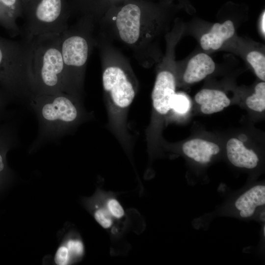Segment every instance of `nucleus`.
Instances as JSON below:
<instances>
[{"label": "nucleus", "mask_w": 265, "mask_h": 265, "mask_svg": "<svg viewBox=\"0 0 265 265\" xmlns=\"http://www.w3.org/2000/svg\"><path fill=\"white\" fill-rule=\"evenodd\" d=\"M247 106L258 112H262L265 109V83L261 82L256 85L255 93L246 100Z\"/></svg>", "instance_id": "14"}, {"label": "nucleus", "mask_w": 265, "mask_h": 265, "mask_svg": "<svg viewBox=\"0 0 265 265\" xmlns=\"http://www.w3.org/2000/svg\"><path fill=\"white\" fill-rule=\"evenodd\" d=\"M176 79L172 71L166 68L157 74L152 92L154 113L164 116L171 109V102L176 94Z\"/></svg>", "instance_id": "7"}, {"label": "nucleus", "mask_w": 265, "mask_h": 265, "mask_svg": "<svg viewBox=\"0 0 265 265\" xmlns=\"http://www.w3.org/2000/svg\"><path fill=\"white\" fill-rule=\"evenodd\" d=\"M189 102L186 96L177 94L174 95L171 102V108L179 114H185L189 109Z\"/></svg>", "instance_id": "18"}, {"label": "nucleus", "mask_w": 265, "mask_h": 265, "mask_svg": "<svg viewBox=\"0 0 265 265\" xmlns=\"http://www.w3.org/2000/svg\"><path fill=\"white\" fill-rule=\"evenodd\" d=\"M70 253L75 255L80 256L84 251L82 243L79 240H70L68 241L66 246Z\"/></svg>", "instance_id": "20"}, {"label": "nucleus", "mask_w": 265, "mask_h": 265, "mask_svg": "<svg viewBox=\"0 0 265 265\" xmlns=\"http://www.w3.org/2000/svg\"><path fill=\"white\" fill-rule=\"evenodd\" d=\"M215 69V64L212 59L206 53H199L189 60L183 79L187 83L197 82L212 74Z\"/></svg>", "instance_id": "8"}, {"label": "nucleus", "mask_w": 265, "mask_h": 265, "mask_svg": "<svg viewBox=\"0 0 265 265\" xmlns=\"http://www.w3.org/2000/svg\"><path fill=\"white\" fill-rule=\"evenodd\" d=\"M182 149L186 156L203 164L210 162L212 156L220 150L217 144L198 138L185 142Z\"/></svg>", "instance_id": "13"}, {"label": "nucleus", "mask_w": 265, "mask_h": 265, "mask_svg": "<svg viewBox=\"0 0 265 265\" xmlns=\"http://www.w3.org/2000/svg\"><path fill=\"white\" fill-rule=\"evenodd\" d=\"M25 38L24 41L18 42L0 36V90L9 100L28 105L36 92Z\"/></svg>", "instance_id": "5"}, {"label": "nucleus", "mask_w": 265, "mask_h": 265, "mask_svg": "<svg viewBox=\"0 0 265 265\" xmlns=\"http://www.w3.org/2000/svg\"><path fill=\"white\" fill-rule=\"evenodd\" d=\"M70 253L66 246H61L57 249L54 261L58 265H66L69 263L70 259Z\"/></svg>", "instance_id": "19"}, {"label": "nucleus", "mask_w": 265, "mask_h": 265, "mask_svg": "<svg viewBox=\"0 0 265 265\" xmlns=\"http://www.w3.org/2000/svg\"><path fill=\"white\" fill-rule=\"evenodd\" d=\"M102 67V84L109 126L121 144L129 149L131 136L127 117L138 82L128 60L102 35L97 40Z\"/></svg>", "instance_id": "1"}, {"label": "nucleus", "mask_w": 265, "mask_h": 265, "mask_svg": "<svg viewBox=\"0 0 265 265\" xmlns=\"http://www.w3.org/2000/svg\"><path fill=\"white\" fill-rule=\"evenodd\" d=\"M235 32L234 24L230 20L221 24L215 23L209 32L201 36L200 45L204 50H218L225 41L233 36Z\"/></svg>", "instance_id": "10"}, {"label": "nucleus", "mask_w": 265, "mask_h": 265, "mask_svg": "<svg viewBox=\"0 0 265 265\" xmlns=\"http://www.w3.org/2000/svg\"><path fill=\"white\" fill-rule=\"evenodd\" d=\"M227 157L235 166L252 169L256 167L259 158L255 153L247 149L243 142L233 138L229 139L226 145Z\"/></svg>", "instance_id": "9"}, {"label": "nucleus", "mask_w": 265, "mask_h": 265, "mask_svg": "<svg viewBox=\"0 0 265 265\" xmlns=\"http://www.w3.org/2000/svg\"><path fill=\"white\" fill-rule=\"evenodd\" d=\"M94 216L98 224L104 229H109L113 225L114 219L104 206L96 210Z\"/></svg>", "instance_id": "17"}, {"label": "nucleus", "mask_w": 265, "mask_h": 265, "mask_svg": "<svg viewBox=\"0 0 265 265\" xmlns=\"http://www.w3.org/2000/svg\"><path fill=\"white\" fill-rule=\"evenodd\" d=\"M264 236L265 235V227L264 226Z\"/></svg>", "instance_id": "26"}, {"label": "nucleus", "mask_w": 265, "mask_h": 265, "mask_svg": "<svg viewBox=\"0 0 265 265\" xmlns=\"http://www.w3.org/2000/svg\"><path fill=\"white\" fill-rule=\"evenodd\" d=\"M265 204V186L257 185L250 188L239 196L235 205L241 217L252 216L257 208Z\"/></svg>", "instance_id": "11"}, {"label": "nucleus", "mask_w": 265, "mask_h": 265, "mask_svg": "<svg viewBox=\"0 0 265 265\" xmlns=\"http://www.w3.org/2000/svg\"><path fill=\"white\" fill-rule=\"evenodd\" d=\"M247 61L253 68L257 76L262 80H265V57L262 53L253 51L248 53Z\"/></svg>", "instance_id": "15"}, {"label": "nucleus", "mask_w": 265, "mask_h": 265, "mask_svg": "<svg viewBox=\"0 0 265 265\" xmlns=\"http://www.w3.org/2000/svg\"><path fill=\"white\" fill-rule=\"evenodd\" d=\"M239 140H240L242 142L246 141L247 139V136L243 134H241L239 136Z\"/></svg>", "instance_id": "24"}, {"label": "nucleus", "mask_w": 265, "mask_h": 265, "mask_svg": "<svg viewBox=\"0 0 265 265\" xmlns=\"http://www.w3.org/2000/svg\"><path fill=\"white\" fill-rule=\"evenodd\" d=\"M60 34L28 37L29 67L36 94L66 92Z\"/></svg>", "instance_id": "3"}, {"label": "nucleus", "mask_w": 265, "mask_h": 265, "mask_svg": "<svg viewBox=\"0 0 265 265\" xmlns=\"http://www.w3.org/2000/svg\"><path fill=\"white\" fill-rule=\"evenodd\" d=\"M62 0H39L25 21L26 36L61 34L69 27Z\"/></svg>", "instance_id": "6"}, {"label": "nucleus", "mask_w": 265, "mask_h": 265, "mask_svg": "<svg viewBox=\"0 0 265 265\" xmlns=\"http://www.w3.org/2000/svg\"><path fill=\"white\" fill-rule=\"evenodd\" d=\"M8 101L9 100L6 96L0 90V117H1Z\"/></svg>", "instance_id": "21"}, {"label": "nucleus", "mask_w": 265, "mask_h": 265, "mask_svg": "<svg viewBox=\"0 0 265 265\" xmlns=\"http://www.w3.org/2000/svg\"><path fill=\"white\" fill-rule=\"evenodd\" d=\"M110 0H111L112 3L113 4V3H115V2H114V1H115H115H119V0H108V1H109V3L111 4V3L110 2Z\"/></svg>", "instance_id": "25"}, {"label": "nucleus", "mask_w": 265, "mask_h": 265, "mask_svg": "<svg viewBox=\"0 0 265 265\" xmlns=\"http://www.w3.org/2000/svg\"><path fill=\"white\" fill-rule=\"evenodd\" d=\"M114 219H121L124 217L125 212L123 207L115 198H107L104 206Z\"/></svg>", "instance_id": "16"}, {"label": "nucleus", "mask_w": 265, "mask_h": 265, "mask_svg": "<svg viewBox=\"0 0 265 265\" xmlns=\"http://www.w3.org/2000/svg\"><path fill=\"white\" fill-rule=\"evenodd\" d=\"M0 1L6 7L18 11L16 9L17 0H0Z\"/></svg>", "instance_id": "22"}, {"label": "nucleus", "mask_w": 265, "mask_h": 265, "mask_svg": "<svg viewBox=\"0 0 265 265\" xmlns=\"http://www.w3.org/2000/svg\"><path fill=\"white\" fill-rule=\"evenodd\" d=\"M28 106L38 122V135L31 145L32 148L57 140L87 118L80 99L65 92L35 94Z\"/></svg>", "instance_id": "2"}, {"label": "nucleus", "mask_w": 265, "mask_h": 265, "mask_svg": "<svg viewBox=\"0 0 265 265\" xmlns=\"http://www.w3.org/2000/svg\"><path fill=\"white\" fill-rule=\"evenodd\" d=\"M95 25L82 17L60 36V48L64 66L67 93L81 98L86 63L97 39L93 32Z\"/></svg>", "instance_id": "4"}, {"label": "nucleus", "mask_w": 265, "mask_h": 265, "mask_svg": "<svg viewBox=\"0 0 265 265\" xmlns=\"http://www.w3.org/2000/svg\"><path fill=\"white\" fill-rule=\"evenodd\" d=\"M195 100L201 106V111L206 114L219 112L228 106L231 102L223 92L210 89L200 91L196 94Z\"/></svg>", "instance_id": "12"}, {"label": "nucleus", "mask_w": 265, "mask_h": 265, "mask_svg": "<svg viewBox=\"0 0 265 265\" xmlns=\"http://www.w3.org/2000/svg\"><path fill=\"white\" fill-rule=\"evenodd\" d=\"M265 11H264V13H263L262 19H261V28L262 31L264 35L265 34Z\"/></svg>", "instance_id": "23"}]
</instances>
